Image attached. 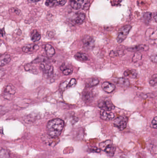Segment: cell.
<instances>
[{
	"instance_id": "e575fe53",
	"label": "cell",
	"mask_w": 157,
	"mask_h": 158,
	"mask_svg": "<svg viewBox=\"0 0 157 158\" xmlns=\"http://www.w3.org/2000/svg\"><path fill=\"white\" fill-rule=\"evenodd\" d=\"M152 18H154L155 22L157 23V13H154L152 14Z\"/></svg>"
},
{
	"instance_id": "5bb4252c",
	"label": "cell",
	"mask_w": 157,
	"mask_h": 158,
	"mask_svg": "<svg viewBox=\"0 0 157 158\" xmlns=\"http://www.w3.org/2000/svg\"><path fill=\"white\" fill-rule=\"evenodd\" d=\"M39 49L38 45H28L24 46L22 48V50L26 53L34 52Z\"/></svg>"
},
{
	"instance_id": "ba28073f",
	"label": "cell",
	"mask_w": 157,
	"mask_h": 158,
	"mask_svg": "<svg viewBox=\"0 0 157 158\" xmlns=\"http://www.w3.org/2000/svg\"><path fill=\"white\" fill-rule=\"evenodd\" d=\"M83 42L84 47L88 49H91L94 46V39L90 36L85 35L83 38Z\"/></svg>"
},
{
	"instance_id": "7c38bea8",
	"label": "cell",
	"mask_w": 157,
	"mask_h": 158,
	"mask_svg": "<svg viewBox=\"0 0 157 158\" xmlns=\"http://www.w3.org/2000/svg\"><path fill=\"white\" fill-rule=\"evenodd\" d=\"M84 3V0H71L70 1V5L73 9L78 10L81 8Z\"/></svg>"
},
{
	"instance_id": "d590c367",
	"label": "cell",
	"mask_w": 157,
	"mask_h": 158,
	"mask_svg": "<svg viewBox=\"0 0 157 158\" xmlns=\"http://www.w3.org/2000/svg\"><path fill=\"white\" fill-rule=\"evenodd\" d=\"M28 1H32V2H34V3H36V2H38V1H40L41 0H28Z\"/></svg>"
},
{
	"instance_id": "7a4b0ae2",
	"label": "cell",
	"mask_w": 157,
	"mask_h": 158,
	"mask_svg": "<svg viewBox=\"0 0 157 158\" xmlns=\"http://www.w3.org/2000/svg\"><path fill=\"white\" fill-rule=\"evenodd\" d=\"M131 28V26L130 25H125L119 30L118 36L117 38V41L118 43H122L126 39Z\"/></svg>"
},
{
	"instance_id": "f1b7e54d",
	"label": "cell",
	"mask_w": 157,
	"mask_h": 158,
	"mask_svg": "<svg viewBox=\"0 0 157 158\" xmlns=\"http://www.w3.org/2000/svg\"><path fill=\"white\" fill-rule=\"evenodd\" d=\"M152 14L150 12H146L144 13L143 18L145 20V21L146 22H149L150 20H151L152 18Z\"/></svg>"
},
{
	"instance_id": "1f68e13d",
	"label": "cell",
	"mask_w": 157,
	"mask_h": 158,
	"mask_svg": "<svg viewBox=\"0 0 157 158\" xmlns=\"http://www.w3.org/2000/svg\"><path fill=\"white\" fill-rule=\"evenodd\" d=\"M62 71H63L62 72H63V74L65 75H69L72 73V70L70 68H65Z\"/></svg>"
},
{
	"instance_id": "5b68a950",
	"label": "cell",
	"mask_w": 157,
	"mask_h": 158,
	"mask_svg": "<svg viewBox=\"0 0 157 158\" xmlns=\"http://www.w3.org/2000/svg\"><path fill=\"white\" fill-rule=\"evenodd\" d=\"M128 119L125 116H120L114 120V125L120 130H123L127 127Z\"/></svg>"
},
{
	"instance_id": "9a60e30c",
	"label": "cell",
	"mask_w": 157,
	"mask_h": 158,
	"mask_svg": "<svg viewBox=\"0 0 157 158\" xmlns=\"http://www.w3.org/2000/svg\"><path fill=\"white\" fill-rule=\"evenodd\" d=\"M45 50L49 58H52L55 54V50L51 45L47 44L45 45Z\"/></svg>"
},
{
	"instance_id": "d6986e66",
	"label": "cell",
	"mask_w": 157,
	"mask_h": 158,
	"mask_svg": "<svg viewBox=\"0 0 157 158\" xmlns=\"http://www.w3.org/2000/svg\"><path fill=\"white\" fill-rule=\"evenodd\" d=\"M116 82L117 84L123 87H129L130 85L129 81L125 78H119L117 80Z\"/></svg>"
},
{
	"instance_id": "f546056e",
	"label": "cell",
	"mask_w": 157,
	"mask_h": 158,
	"mask_svg": "<svg viewBox=\"0 0 157 158\" xmlns=\"http://www.w3.org/2000/svg\"><path fill=\"white\" fill-rule=\"evenodd\" d=\"M142 58V55L140 53H135L134 54L132 58V61L134 62H137L138 61L141 60Z\"/></svg>"
},
{
	"instance_id": "277c9868",
	"label": "cell",
	"mask_w": 157,
	"mask_h": 158,
	"mask_svg": "<svg viewBox=\"0 0 157 158\" xmlns=\"http://www.w3.org/2000/svg\"><path fill=\"white\" fill-rule=\"evenodd\" d=\"M40 67L41 70L43 71L46 78L49 77L53 75L54 72V68L50 63H47L46 61H45L41 63Z\"/></svg>"
},
{
	"instance_id": "3957f363",
	"label": "cell",
	"mask_w": 157,
	"mask_h": 158,
	"mask_svg": "<svg viewBox=\"0 0 157 158\" xmlns=\"http://www.w3.org/2000/svg\"><path fill=\"white\" fill-rule=\"evenodd\" d=\"M146 40L152 45H157V29L149 28L146 32Z\"/></svg>"
},
{
	"instance_id": "ac0fdd59",
	"label": "cell",
	"mask_w": 157,
	"mask_h": 158,
	"mask_svg": "<svg viewBox=\"0 0 157 158\" xmlns=\"http://www.w3.org/2000/svg\"><path fill=\"white\" fill-rule=\"evenodd\" d=\"M11 56L9 55H4L1 57L0 66L3 67L8 64L10 62Z\"/></svg>"
},
{
	"instance_id": "836d02e7",
	"label": "cell",
	"mask_w": 157,
	"mask_h": 158,
	"mask_svg": "<svg viewBox=\"0 0 157 158\" xmlns=\"http://www.w3.org/2000/svg\"><path fill=\"white\" fill-rule=\"evenodd\" d=\"M122 0H113V5L114 6H117L121 3Z\"/></svg>"
},
{
	"instance_id": "4fadbf2b",
	"label": "cell",
	"mask_w": 157,
	"mask_h": 158,
	"mask_svg": "<svg viewBox=\"0 0 157 158\" xmlns=\"http://www.w3.org/2000/svg\"><path fill=\"white\" fill-rule=\"evenodd\" d=\"M148 49L149 47L147 45H140L135 46V47L129 48L128 49V50L131 52H138L148 50Z\"/></svg>"
},
{
	"instance_id": "d6a6232c",
	"label": "cell",
	"mask_w": 157,
	"mask_h": 158,
	"mask_svg": "<svg viewBox=\"0 0 157 158\" xmlns=\"http://www.w3.org/2000/svg\"><path fill=\"white\" fill-rule=\"evenodd\" d=\"M150 59L152 62L157 63V55H154L150 56Z\"/></svg>"
},
{
	"instance_id": "7402d4cb",
	"label": "cell",
	"mask_w": 157,
	"mask_h": 158,
	"mask_svg": "<svg viewBox=\"0 0 157 158\" xmlns=\"http://www.w3.org/2000/svg\"><path fill=\"white\" fill-rule=\"evenodd\" d=\"M25 69L27 71H29L30 72L33 74H36L38 73V71L36 68L34 67L32 64H28L26 65L25 66Z\"/></svg>"
},
{
	"instance_id": "44dd1931",
	"label": "cell",
	"mask_w": 157,
	"mask_h": 158,
	"mask_svg": "<svg viewBox=\"0 0 157 158\" xmlns=\"http://www.w3.org/2000/svg\"><path fill=\"white\" fill-rule=\"evenodd\" d=\"M112 144H113V142H112V140H106V141L102 142L101 143H100V144H99V147H100V149L101 150L104 151V150L109 146L110 145Z\"/></svg>"
},
{
	"instance_id": "8d00e7d4",
	"label": "cell",
	"mask_w": 157,
	"mask_h": 158,
	"mask_svg": "<svg viewBox=\"0 0 157 158\" xmlns=\"http://www.w3.org/2000/svg\"></svg>"
},
{
	"instance_id": "8992f818",
	"label": "cell",
	"mask_w": 157,
	"mask_h": 158,
	"mask_svg": "<svg viewBox=\"0 0 157 158\" xmlns=\"http://www.w3.org/2000/svg\"><path fill=\"white\" fill-rule=\"evenodd\" d=\"M98 107L101 110L106 111L113 110L115 108V106L112 103L109 98H105L104 100H101L99 101Z\"/></svg>"
},
{
	"instance_id": "cb8c5ba5",
	"label": "cell",
	"mask_w": 157,
	"mask_h": 158,
	"mask_svg": "<svg viewBox=\"0 0 157 158\" xmlns=\"http://www.w3.org/2000/svg\"><path fill=\"white\" fill-rule=\"evenodd\" d=\"M41 34H40L39 33L36 31H34L32 33V35H31V39H32V41L33 42L38 41L41 39Z\"/></svg>"
},
{
	"instance_id": "ffe728a7",
	"label": "cell",
	"mask_w": 157,
	"mask_h": 158,
	"mask_svg": "<svg viewBox=\"0 0 157 158\" xmlns=\"http://www.w3.org/2000/svg\"><path fill=\"white\" fill-rule=\"evenodd\" d=\"M116 147L113 145V144H111L109 146H108L106 149L104 150V152L107 153V155L113 156L115 152Z\"/></svg>"
},
{
	"instance_id": "4dcf8cb0",
	"label": "cell",
	"mask_w": 157,
	"mask_h": 158,
	"mask_svg": "<svg viewBox=\"0 0 157 158\" xmlns=\"http://www.w3.org/2000/svg\"><path fill=\"white\" fill-rule=\"evenodd\" d=\"M151 126L154 129H157V117H154L152 121Z\"/></svg>"
},
{
	"instance_id": "9c48e42d",
	"label": "cell",
	"mask_w": 157,
	"mask_h": 158,
	"mask_svg": "<svg viewBox=\"0 0 157 158\" xmlns=\"http://www.w3.org/2000/svg\"><path fill=\"white\" fill-rule=\"evenodd\" d=\"M77 84V81L75 79L72 78L71 79H68L65 82L61 84L59 86V88L62 90H65L69 87H74Z\"/></svg>"
},
{
	"instance_id": "6da1fadb",
	"label": "cell",
	"mask_w": 157,
	"mask_h": 158,
	"mask_svg": "<svg viewBox=\"0 0 157 158\" xmlns=\"http://www.w3.org/2000/svg\"><path fill=\"white\" fill-rule=\"evenodd\" d=\"M64 121L61 119L55 118L49 121L47 125L48 135L53 138L58 137L64 128Z\"/></svg>"
},
{
	"instance_id": "30bf717a",
	"label": "cell",
	"mask_w": 157,
	"mask_h": 158,
	"mask_svg": "<svg viewBox=\"0 0 157 158\" xmlns=\"http://www.w3.org/2000/svg\"><path fill=\"white\" fill-rule=\"evenodd\" d=\"M100 118L104 120L109 121L113 119L115 117L114 113L111 111L101 110L100 113Z\"/></svg>"
},
{
	"instance_id": "83f0119b",
	"label": "cell",
	"mask_w": 157,
	"mask_h": 158,
	"mask_svg": "<svg viewBox=\"0 0 157 158\" xmlns=\"http://www.w3.org/2000/svg\"><path fill=\"white\" fill-rule=\"evenodd\" d=\"M9 153L5 149H1L0 153V158H9Z\"/></svg>"
},
{
	"instance_id": "d4e9b609",
	"label": "cell",
	"mask_w": 157,
	"mask_h": 158,
	"mask_svg": "<svg viewBox=\"0 0 157 158\" xmlns=\"http://www.w3.org/2000/svg\"><path fill=\"white\" fill-rule=\"evenodd\" d=\"M99 81L98 79L92 78L90 79L87 83V85L88 87H92L96 86L99 84Z\"/></svg>"
},
{
	"instance_id": "603a6c76",
	"label": "cell",
	"mask_w": 157,
	"mask_h": 158,
	"mask_svg": "<svg viewBox=\"0 0 157 158\" xmlns=\"http://www.w3.org/2000/svg\"><path fill=\"white\" fill-rule=\"evenodd\" d=\"M75 57L77 60L81 61H86L88 59V56L84 53H77L75 55Z\"/></svg>"
},
{
	"instance_id": "484cf974",
	"label": "cell",
	"mask_w": 157,
	"mask_h": 158,
	"mask_svg": "<svg viewBox=\"0 0 157 158\" xmlns=\"http://www.w3.org/2000/svg\"><path fill=\"white\" fill-rule=\"evenodd\" d=\"M5 92L7 94L13 95L16 93V89L13 85H8L6 87Z\"/></svg>"
},
{
	"instance_id": "8fae6325",
	"label": "cell",
	"mask_w": 157,
	"mask_h": 158,
	"mask_svg": "<svg viewBox=\"0 0 157 158\" xmlns=\"http://www.w3.org/2000/svg\"><path fill=\"white\" fill-rule=\"evenodd\" d=\"M101 87L103 90L107 93H112L116 88L115 85L113 83L107 81L103 82Z\"/></svg>"
},
{
	"instance_id": "4316f807",
	"label": "cell",
	"mask_w": 157,
	"mask_h": 158,
	"mask_svg": "<svg viewBox=\"0 0 157 158\" xmlns=\"http://www.w3.org/2000/svg\"><path fill=\"white\" fill-rule=\"evenodd\" d=\"M149 84L151 86L154 87L157 85V74H154L152 76L149 81Z\"/></svg>"
},
{
	"instance_id": "e0dca14e",
	"label": "cell",
	"mask_w": 157,
	"mask_h": 158,
	"mask_svg": "<svg viewBox=\"0 0 157 158\" xmlns=\"http://www.w3.org/2000/svg\"><path fill=\"white\" fill-rule=\"evenodd\" d=\"M124 75L125 77L135 79L137 76V72L135 69H127L124 73Z\"/></svg>"
},
{
	"instance_id": "2e32d148",
	"label": "cell",
	"mask_w": 157,
	"mask_h": 158,
	"mask_svg": "<svg viewBox=\"0 0 157 158\" xmlns=\"http://www.w3.org/2000/svg\"><path fill=\"white\" fill-rule=\"evenodd\" d=\"M86 15L84 13H80L74 20V23L77 25H81L85 21Z\"/></svg>"
},
{
	"instance_id": "52a82bcc",
	"label": "cell",
	"mask_w": 157,
	"mask_h": 158,
	"mask_svg": "<svg viewBox=\"0 0 157 158\" xmlns=\"http://www.w3.org/2000/svg\"><path fill=\"white\" fill-rule=\"evenodd\" d=\"M67 0H47L45 2L46 6L53 7L57 6H64L66 3Z\"/></svg>"
}]
</instances>
